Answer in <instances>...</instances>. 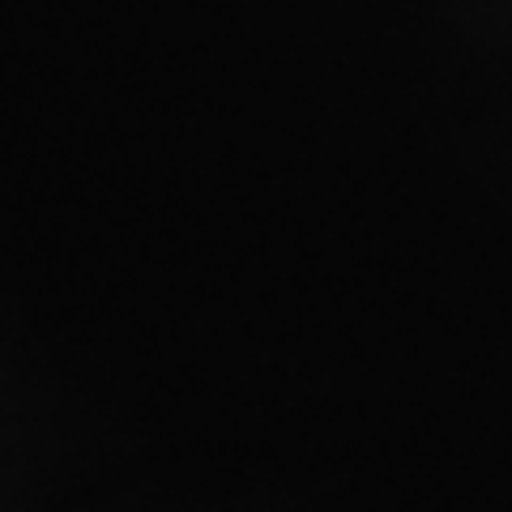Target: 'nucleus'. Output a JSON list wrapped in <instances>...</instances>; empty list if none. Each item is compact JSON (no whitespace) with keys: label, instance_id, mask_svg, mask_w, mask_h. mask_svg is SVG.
<instances>
[]
</instances>
